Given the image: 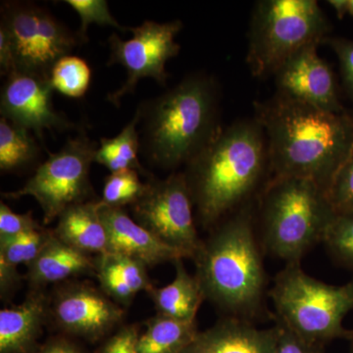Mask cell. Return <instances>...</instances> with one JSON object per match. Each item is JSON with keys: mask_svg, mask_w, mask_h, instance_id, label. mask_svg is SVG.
Returning a JSON list of instances; mask_svg holds the SVG:
<instances>
[{"mask_svg": "<svg viewBox=\"0 0 353 353\" xmlns=\"http://www.w3.org/2000/svg\"><path fill=\"white\" fill-rule=\"evenodd\" d=\"M273 176L308 179L325 192L353 148V114L334 113L280 94L257 103Z\"/></svg>", "mask_w": 353, "mask_h": 353, "instance_id": "6da1fadb", "label": "cell"}, {"mask_svg": "<svg viewBox=\"0 0 353 353\" xmlns=\"http://www.w3.org/2000/svg\"><path fill=\"white\" fill-rule=\"evenodd\" d=\"M263 138L256 120L234 123L221 129L187 165L185 175L202 227L214 229L248 206L269 169Z\"/></svg>", "mask_w": 353, "mask_h": 353, "instance_id": "7a4b0ae2", "label": "cell"}, {"mask_svg": "<svg viewBox=\"0 0 353 353\" xmlns=\"http://www.w3.org/2000/svg\"><path fill=\"white\" fill-rule=\"evenodd\" d=\"M194 256L205 299L225 317L254 323L268 313V277L250 206L222 221Z\"/></svg>", "mask_w": 353, "mask_h": 353, "instance_id": "3957f363", "label": "cell"}, {"mask_svg": "<svg viewBox=\"0 0 353 353\" xmlns=\"http://www.w3.org/2000/svg\"><path fill=\"white\" fill-rule=\"evenodd\" d=\"M217 85L210 76L192 74L163 94L139 104L141 154L152 166L175 170L188 165L214 139Z\"/></svg>", "mask_w": 353, "mask_h": 353, "instance_id": "277c9868", "label": "cell"}, {"mask_svg": "<svg viewBox=\"0 0 353 353\" xmlns=\"http://www.w3.org/2000/svg\"><path fill=\"white\" fill-rule=\"evenodd\" d=\"M334 215L326 192L313 181L272 176L260 197L262 250L287 264L301 263L323 243Z\"/></svg>", "mask_w": 353, "mask_h": 353, "instance_id": "5b68a950", "label": "cell"}, {"mask_svg": "<svg viewBox=\"0 0 353 353\" xmlns=\"http://www.w3.org/2000/svg\"><path fill=\"white\" fill-rule=\"evenodd\" d=\"M268 296L276 324L308 345L325 350L333 341L350 340L343 320L353 310V277L345 285H329L309 276L301 263L285 264Z\"/></svg>", "mask_w": 353, "mask_h": 353, "instance_id": "8992f818", "label": "cell"}, {"mask_svg": "<svg viewBox=\"0 0 353 353\" xmlns=\"http://www.w3.org/2000/svg\"><path fill=\"white\" fill-rule=\"evenodd\" d=\"M331 31L315 0H262L250 22L246 62L254 77L274 75L288 58L310 44L323 43Z\"/></svg>", "mask_w": 353, "mask_h": 353, "instance_id": "52a82bcc", "label": "cell"}, {"mask_svg": "<svg viewBox=\"0 0 353 353\" xmlns=\"http://www.w3.org/2000/svg\"><path fill=\"white\" fill-rule=\"evenodd\" d=\"M97 148L85 130H81L59 152L48 154L22 189L6 192L3 196L34 197L43 210L44 224H50L70 206L87 201L92 194L90 170Z\"/></svg>", "mask_w": 353, "mask_h": 353, "instance_id": "ba28073f", "label": "cell"}, {"mask_svg": "<svg viewBox=\"0 0 353 353\" xmlns=\"http://www.w3.org/2000/svg\"><path fill=\"white\" fill-rule=\"evenodd\" d=\"M0 16V27L13 43L16 72L50 79L54 65L83 43L77 32L34 2L3 1Z\"/></svg>", "mask_w": 353, "mask_h": 353, "instance_id": "9c48e42d", "label": "cell"}, {"mask_svg": "<svg viewBox=\"0 0 353 353\" xmlns=\"http://www.w3.org/2000/svg\"><path fill=\"white\" fill-rule=\"evenodd\" d=\"M194 201L185 173L174 172L163 180L150 179L132 205L134 219L165 245L194 259L201 248L194 222Z\"/></svg>", "mask_w": 353, "mask_h": 353, "instance_id": "30bf717a", "label": "cell"}, {"mask_svg": "<svg viewBox=\"0 0 353 353\" xmlns=\"http://www.w3.org/2000/svg\"><path fill=\"white\" fill-rule=\"evenodd\" d=\"M183 29L180 20L157 23L145 21L139 27L129 28L132 37L129 41L120 39L116 34L108 39L110 57L108 66L119 64L127 71L124 85L108 95V101L119 108L125 95L134 94L139 81L150 78L159 85H166L168 74L167 62L180 52L175 41Z\"/></svg>", "mask_w": 353, "mask_h": 353, "instance_id": "8fae6325", "label": "cell"}, {"mask_svg": "<svg viewBox=\"0 0 353 353\" xmlns=\"http://www.w3.org/2000/svg\"><path fill=\"white\" fill-rule=\"evenodd\" d=\"M50 79L14 72L6 77L0 94L1 118L29 130L43 139V132L68 131L76 124L53 105Z\"/></svg>", "mask_w": 353, "mask_h": 353, "instance_id": "7c38bea8", "label": "cell"}, {"mask_svg": "<svg viewBox=\"0 0 353 353\" xmlns=\"http://www.w3.org/2000/svg\"><path fill=\"white\" fill-rule=\"evenodd\" d=\"M318 44L296 51L274 74L279 94L329 112L343 113L331 68L317 53Z\"/></svg>", "mask_w": 353, "mask_h": 353, "instance_id": "4fadbf2b", "label": "cell"}, {"mask_svg": "<svg viewBox=\"0 0 353 353\" xmlns=\"http://www.w3.org/2000/svg\"><path fill=\"white\" fill-rule=\"evenodd\" d=\"M53 316L65 331L97 339L119 324L123 310L94 287L82 284L68 287L57 294Z\"/></svg>", "mask_w": 353, "mask_h": 353, "instance_id": "5bb4252c", "label": "cell"}, {"mask_svg": "<svg viewBox=\"0 0 353 353\" xmlns=\"http://www.w3.org/2000/svg\"><path fill=\"white\" fill-rule=\"evenodd\" d=\"M99 214L106 234L108 252L117 253L145 266L187 259L183 252L165 245L121 208L99 204Z\"/></svg>", "mask_w": 353, "mask_h": 353, "instance_id": "9a60e30c", "label": "cell"}, {"mask_svg": "<svg viewBox=\"0 0 353 353\" xmlns=\"http://www.w3.org/2000/svg\"><path fill=\"white\" fill-rule=\"evenodd\" d=\"M279 334L278 325L259 329L248 320L224 317L205 331L199 332L181 353H275Z\"/></svg>", "mask_w": 353, "mask_h": 353, "instance_id": "2e32d148", "label": "cell"}, {"mask_svg": "<svg viewBox=\"0 0 353 353\" xmlns=\"http://www.w3.org/2000/svg\"><path fill=\"white\" fill-rule=\"evenodd\" d=\"M27 267L28 279L34 285L54 284L95 272L94 261L88 254L58 240L52 232L38 256Z\"/></svg>", "mask_w": 353, "mask_h": 353, "instance_id": "e0dca14e", "label": "cell"}, {"mask_svg": "<svg viewBox=\"0 0 353 353\" xmlns=\"http://www.w3.org/2000/svg\"><path fill=\"white\" fill-rule=\"evenodd\" d=\"M101 201H85L74 204L58 217L53 234L79 252H108V234L99 214Z\"/></svg>", "mask_w": 353, "mask_h": 353, "instance_id": "ac0fdd59", "label": "cell"}, {"mask_svg": "<svg viewBox=\"0 0 353 353\" xmlns=\"http://www.w3.org/2000/svg\"><path fill=\"white\" fill-rule=\"evenodd\" d=\"M46 314L41 294H34L20 305L0 311V353H27L39 336Z\"/></svg>", "mask_w": 353, "mask_h": 353, "instance_id": "d6986e66", "label": "cell"}, {"mask_svg": "<svg viewBox=\"0 0 353 353\" xmlns=\"http://www.w3.org/2000/svg\"><path fill=\"white\" fill-rule=\"evenodd\" d=\"M94 263L102 290L118 303H131L139 292L153 290L145 265L138 260L105 252L99 254Z\"/></svg>", "mask_w": 353, "mask_h": 353, "instance_id": "ffe728a7", "label": "cell"}, {"mask_svg": "<svg viewBox=\"0 0 353 353\" xmlns=\"http://www.w3.org/2000/svg\"><path fill=\"white\" fill-rule=\"evenodd\" d=\"M175 264V278L170 284L150 292L154 301L158 314L167 316L180 321H196L202 301L205 299L203 290L196 276L185 269L183 259Z\"/></svg>", "mask_w": 353, "mask_h": 353, "instance_id": "44dd1931", "label": "cell"}, {"mask_svg": "<svg viewBox=\"0 0 353 353\" xmlns=\"http://www.w3.org/2000/svg\"><path fill=\"white\" fill-rule=\"evenodd\" d=\"M139 112L137 108L132 120L114 138H103L95 152L94 162L106 167L111 173L134 170L148 176L139 159L141 137L139 131Z\"/></svg>", "mask_w": 353, "mask_h": 353, "instance_id": "7402d4cb", "label": "cell"}, {"mask_svg": "<svg viewBox=\"0 0 353 353\" xmlns=\"http://www.w3.org/2000/svg\"><path fill=\"white\" fill-rule=\"evenodd\" d=\"M199 333L196 321H180L157 314L148 323L145 333L139 336V353H181Z\"/></svg>", "mask_w": 353, "mask_h": 353, "instance_id": "603a6c76", "label": "cell"}, {"mask_svg": "<svg viewBox=\"0 0 353 353\" xmlns=\"http://www.w3.org/2000/svg\"><path fill=\"white\" fill-rule=\"evenodd\" d=\"M41 148L32 132L1 118L0 120V170L19 172L38 163Z\"/></svg>", "mask_w": 353, "mask_h": 353, "instance_id": "cb8c5ba5", "label": "cell"}, {"mask_svg": "<svg viewBox=\"0 0 353 353\" xmlns=\"http://www.w3.org/2000/svg\"><path fill=\"white\" fill-rule=\"evenodd\" d=\"M50 81L60 94L71 99H81L90 87L92 69L83 58L68 55L54 65Z\"/></svg>", "mask_w": 353, "mask_h": 353, "instance_id": "d4e9b609", "label": "cell"}, {"mask_svg": "<svg viewBox=\"0 0 353 353\" xmlns=\"http://www.w3.org/2000/svg\"><path fill=\"white\" fill-rule=\"evenodd\" d=\"M323 243L331 259L353 275V213H336Z\"/></svg>", "mask_w": 353, "mask_h": 353, "instance_id": "484cf974", "label": "cell"}, {"mask_svg": "<svg viewBox=\"0 0 353 353\" xmlns=\"http://www.w3.org/2000/svg\"><path fill=\"white\" fill-rule=\"evenodd\" d=\"M50 233L34 230L11 238H0V262L17 268L29 265L38 256Z\"/></svg>", "mask_w": 353, "mask_h": 353, "instance_id": "4316f807", "label": "cell"}, {"mask_svg": "<svg viewBox=\"0 0 353 353\" xmlns=\"http://www.w3.org/2000/svg\"><path fill=\"white\" fill-rule=\"evenodd\" d=\"M146 190V183L139 180V172H114L105 179L101 202L112 208H121L138 201Z\"/></svg>", "mask_w": 353, "mask_h": 353, "instance_id": "83f0119b", "label": "cell"}, {"mask_svg": "<svg viewBox=\"0 0 353 353\" xmlns=\"http://www.w3.org/2000/svg\"><path fill=\"white\" fill-rule=\"evenodd\" d=\"M64 2L80 17L81 25L77 34L83 43L88 41V26L92 24L109 26L121 32H129V28L123 27L113 17L105 0H65Z\"/></svg>", "mask_w": 353, "mask_h": 353, "instance_id": "f1b7e54d", "label": "cell"}, {"mask_svg": "<svg viewBox=\"0 0 353 353\" xmlns=\"http://www.w3.org/2000/svg\"><path fill=\"white\" fill-rule=\"evenodd\" d=\"M336 213H353V148L326 192Z\"/></svg>", "mask_w": 353, "mask_h": 353, "instance_id": "f546056e", "label": "cell"}, {"mask_svg": "<svg viewBox=\"0 0 353 353\" xmlns=\"http://www.w3.org/2000/svg\"><path fill=\"white\" fill-rule=\"evenodd\" d=\"M41 229L32 213L18 214L7 204L0 203V238H11L34 230Z\"/></svg>", "mask_w": 353, "mask_h": 353, "instance_id": "4dcf8cb0", "label": "cell"}, {"mask_svg": "<svg viewBox=\"0 0 353 353\" xmlns=\"http://www.w3.org/2000/svg\"><path fill=\"white\" fill-rule=\"evenodd\" d=\"M323 43H328L338 57L343 85L353 101V41L328 37Z\"/></svg>", "mask_w": 353, "mask_h": 353, "instance_id": "1f68e13d", "label": "cell"}, {"mask_svg": "<svg viewBox=\"0 0 353 353\" xmlns=\"http://www.w3.org/2000/svg\"><path fill=\"white\" fill-rule=\"evenodd\" d=\"M138 339V332L132 327L121 330L108 341L102 353H139Z\"/></svg>", "mask_w": 353, "mask_h": 353, "instance_id": "d6a6232c", "label": "cell"}, {"mask_svg": "<svg viewBox=\"0 0 353 353\" xmlns=\"http://www.w3.org/2000/svg\"><path fill=\"white\" fill-rule=\"evenodd\" d=\"M278 326L280 328V334L275 353H324V350L308 345L287 329L283 328L280 325Z\"/></svg>", "mask_w": 353, "mask_h": 353, "instance_id": "836d02e7", "label": "cell"}, {"mask_svg": "<svg viewBox=\"0 0 353 353\" xmlns=\"http://www.w3.org/2000/svg\"><path fill=\"white\" fill-rule=\"evenodd\" d=\"M0 71L7 77L16 72L15 52L12 41L4 28L0 27Z\"/></svg>", "mask_w": 353, "mask_h": 353, "instance_id": "e575fe53", "label": "cell"}, {"mask_svg": "<svg viewBox=\"0 0 353 353\" xmlns=\"http://www.w3.org/2000/svg\"><path fill=\"white\" fill-rule=\"evenodd\" d=\"M17 268L9 266L3 262H0V279H1V294H6L8 290H12L14 285L18 282Z\"/></svg>", "mask_w": 353, "mask_h": 353, "instance_id": "d590c367", "label": "cell"}, {"mask_svg": "<svg viewBox=\"0 0 353 353\" xmlns=\"http://www.w3.org/2000/svg\"><path fill=\"white\" fill-rule=\"evenodd\" d=\"M39 353H81V352L68 341H57L48 343Z\"/></svg>", "mask_w": 353, "mask_h": 353, "instance_id": "8d00e7d4", "label": "cell"}, {"mask_svg": "<svg viewBox=\"0 0 353 353\" xmlns=\"http://www.w3.org/2000/svg\"><path fill=\"white\" fill-rule=\"evenodd\" d=\"M328 3L333 7L340 19H343L347 15V12H345V0H330Z\"/></svg>", "mask_w": 353, "mask_h": 353, "instance_id": "74e56055", "label": "cell"}, {"mask_svg": "<svg viewBox=\"0 0 353 353\" xmlns=\"http://www.w3.org/2000/svg\"><path fill=\"white\" fill-rule=\"evenodd\" d=\"M345 12L353 16V0H345Z\"/></svg>", "mask_w": 353, "mask_h": 353, "instance_id": "f35d334b", "label": "cell"}, {"mask_svg": "<svg viewBox=\"0 0 353 353\" xmlns=\"http://www.w3.org/2000/svg\"><path fill=\"white\" fill-rule=\"evenodd\" d=\"M348 341H350V353H353V330H352V334H350V338Z\"/></svg>", "mask_w": 353, "mask_h": 353, "instance_id": "ab89813d", "label": "cell"}]
</instances>
